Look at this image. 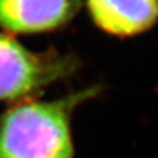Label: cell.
Here are the masks:
<instances>
[{
	"label": "cell",
	"instance_id": "obj_3",
	"mask_svg": "<svg viewBox=\"0 0 158 158\" xmlns=\"http://www.w3.org/2000/svg\"><path fill=\"white\" fill-rule=\"evenodd\" d=\"M81 0H0V27L14 34L54 30L71 20Z\"/></svg>",
	"mask_w": 158,
	"mask_h": 158
},
{
	"label": "cell",
	"instance_id": "obj_1",
	"mask_svg": "<svg viewBox=\"0 0 158 158\" xmlns=\"http://www.w3.org/2000/svg\"><path fill=\"white\" fill-rule=\"evenodd\" d=\"M96 89L55 101L21 100L0 116V158H76L73 110Z\"/></svg>",
	"mask_w": 158,
	"mask_h": 158
},
{
	"label": "cell",
	"instance_id": "obj_2",
	"mask_svg": "<svg viewBox=\"0 0 158 158\" xmlns=\"http://www.w3.org/2000/svg\"><path fill=\"white\" fill-rule=\"evenodd\" d=\"M67 64L56 55L34 54L0 35V100L21 101L62 77Z\"/></svg>",
	"mask_w": 158,
	"mask_h": 158
},
{
	"label": "cell",
	"instance_id": "obj_4",
	"mask_svg": "<svg viewBox=\"0 0 158 158\" xmlns=\"http://www.w3.org/2000/svg\"><path fill=\"white\" fill-rule=\"evenodd\" d=\"M95 23L106 32L132 36L158 19V0H87Z\"/></svg>",
	"mask_w": 158,
	"mask_h": 158
}]
</instances>
